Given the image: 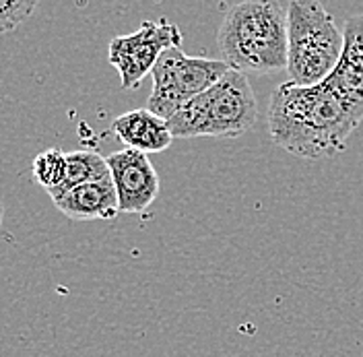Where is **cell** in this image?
<instances>
[{"label":"cell","mask_w":363,"mask_h":357,"mask_svg":"<svg viewBox=\"0 0 363 357\" xmlns=\"http://www.w3.org/2000/svg\"><path fill=\"white\" fill-rule=\"evenodd\" d=\"M217 44L223 62L242 75L287 70V6L277 0L229 6Z\"/></svg>","instance_id":"2"},{"label":"cell","mask_w":363,"mask_h":357,"mask_svg":"<svg viewBox=\"0 0 363 357\" xmlns=\"http://www.w3.org/2000/svg\"><path fill=\"white\" fill-rule=\"evenodd\" d=\"M229 67L223 60L203 56H186L180 48L165 50L151 70L153 89L147 110L157 114L165 122L184 108L190 99L211 89Z\"/></svg>","instance_id":"5"},{"label":"cell","mask_w":363,"mask_h":357,"mask_svg":"<svg viewBox=\"0 0 363 357\" xmlns=\"http://www.w3.org/2000/svg\"><path fill=\"white\" fill-rule=\"evenodd\" d=\"M35 6V0H0V33L17 29Z\"/></svg>","instance_id":"13"},{"label":"cell","mask_w":363,"mask_h":357,"mask_svg":"<svg viewBox=\"0 0 363 357\" xmlns=\"http://www.w3.org/2000/svg\"><path fill=\"white\" fill-rule=\"evenodd\" d=\"M106 159L120 213H145L159 194V174L149 155L122 149Z\"/></svg>","instance_id":"7"},{"label":"cell","mask_w":363,"mask_h":357,"mask_svg":"<svg viewBox=\"0 0 363 357\" xmlns=\"http://www.w3.org/2000/svg\"><path fill=\"white\" fill-rule=\"evenodd\" d=\"M342 31L318 0H291L287 6V72L294 85L324 83L337 68Z\"/></svg>","instance_id":"4"},{"label":"cell","mask_w":363,"mask_h":357,"mask_svg":"<svg viewBox=\"0 0 363 357\" xmlns=\"http://www.w3.org/2000/svg\"><path fill=\"white\" fill-rule=\"evenodd\" d=\"M2 219H4V207H2V202H0V225H2Z\"/></svg>","instance_id":"14"},{"label":"cell","mask_w":363,"mask_h":357,"mask_svg":"<svg viewBox=\"0 0 363 357\" xmlns=\"http://www.w3.org/2000/svg\"><path fill=\"white\" fill-rule=\"evenodd\" d=\"M110 178V167H108V159L99 155L97 151H70L67 153V178L65 182L48 192L52 201H58L62 194H67L68 190L81 186V184H89L97 180Z\"/></svg>","instance_id":"11"},{"label":"cell","mask_w":363,"mask_h":357,"mask_svg":"<svg viewBox=\"0 0 363 357\" xmlns=\"http://www.w3.org/2000/svg\"><path fill=\"white\" fill-rule=\"evenodd\" d=\"M258 104L248 77L238 70L225 75L167 120L174 138L242 136L254 128Z\"/></svg>","instance_id":"3"},{"label":"cell","mask_w":363,"mask_h":357,"mask_svg":"<svg viewBox=\"0 0 363 357\" xmlns=\"http://www.w3.org/2000/svg\"><path fill=\"white\" fill-rule=\"evenodd\" d=\"M326 83L363 110V15H353L345 23L340 60Z\"/></svg>","instance_id":"8"},{"label":"cell","mask_w":363,"mask_h":357,"mask_svg":"<svg viewBox=\"0 0 363 357\" xmlns=\"http://www.w3.org/2000/svg\"><path fill=\"white\" fill-rule=\"evenodd\" d=\"M67 178V153L60 149H45L33 159V180L45 192L56 190Z\"/></svg>","instance_id":"12"},{"label":"cell","mask_w":363,"mask_h":357,"mask_svg":"<svg viewBox=\"0 0 363 357\" xmlns=\"http://www.w3.org/2000/svg\"><path fill=\"white\" fill-rule=\"evenodd\" d=\"M112 133L126 145V149H135L145 155L169 149L174 141L167 122L147 108H138L118 116L112 122Z\"/></svg>","instance_id":"9"},{"label":"cell","mask_w":363,"mask_h":357,"mask_svg":"<svg viewBox=\"0 0 363 357\" xmlns=\"http://www.w3.org/2000/svg\"><path fill=\"white\" fill-rule=\"evenodd\" d=\"M362 120L363 110L326 81L310 87L283 83L272 93L267 116L272 141L291 155L312 161L342 153Z\"/></svg>","instance_id":"1"},{"label":"cell","mask_w":363,"mask_h":357,"mask_svg":"<svg viewBox=\"0 0 363 357\" xmlns=\"http://www.w3.org/2000/svg\"><path fill=\"white\" fill-rule=\"evenodd\" d=\"M54 204L72 221L113 219L116 215H120L112 176L89 184H81L68 190L58 201H54Z\"/></svg>","instance_id":"10"},{"label":"cell","mask_w":363,"mask_h":357,"mask_svg":"<svg viewBox=\"0 0 363 357\" xmlns=\"http://www.w3.org/2000/svg\"><path fill=\"white\" fill-rule=\"evenodd\" d=\"M182 31L176 23L167 19L143 21L135 33L116 35L108 48V60L120 75L124 89H135L151 75L165 50L180 48Z\"/></svg>","instance_id":"6"}]
</instances>
